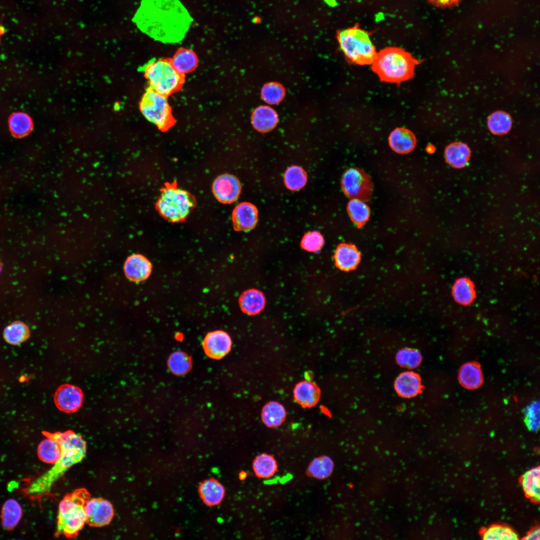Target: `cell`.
<instances>
[{"mask_svg":"<svg viewBox=\"0 0 540 540\" xmlns=\"http://www.w3.org/2000/svg\"><path fill=\"white\" fill-rule=\"evenodd\" d=\"M136 21L139 28L155 40L174 44L184 38L192 18L179 0H144Z\"/></svg>","mask_w":540,"mask_h":540,"instance_id":"6da1fadb","label":"cell"},{"mask_svg":"<svg viewBox=\"0 0 540 540\" xmlns=\"http://www.w3.org/2000/svg\"><path fill=\"white\" fill-rule=\"evenodd\" d=\"M44 434L58 442L61 454L50 470L30 484L27 493L32 496H39L48 492L69 468L84 458L86 452V442L82 436L72 430L54 433L44 432Z\"/></svg>","mask_w":540,"mask_h":540,"instance_id":"7a4b0ae2","label":"cell"},{"mask_svg":"<svg viewBox=\"0 0 540 540\" xmlns=\"http://www.w3.org/2000/svg\"><path fill=\"white\" fill-rule=\"evenodd\" d=\"M419 62L404 49L388 46L377 52L372 70L380 81L400 84L413 78Z\"/></svg>","mask_w":540,"mask_h":540,"instance_id":"3957f363","label":"cell"},{"mask_svg":"<svg viewBox=\"0 0 540 540\" xmlns=\"http://www.w3.org/2000/svg\"><path fill=\"white\" fill-rule=\"evenodd\" d=\"M90 495L84 488L66 494L58 506L56 536H77L86 523L85 506Z\"/></svg>","mask_w":540,"mask_h":540,"instance_id":"277c9868","label":"cell"},{"mask_svg":"<svg viewBox=\"0 0 540 540\" xmlns=\"http://www.w3.org/2000/svg\"><path fill=\"white\" fill-rule=\"evenodd\" d=\"M196 205L194 196L178 186L177 182H166L160 190L156 208L160 215L172 222L184 221Z\"/></svg>","mask_w":540,"mask_h":540,"instance_id":"5b68a950","label":"cell"},{"mask_svg":"<svg viewBox=\"0 0 540 540\" xmlns=\"http://www.w3.org/2000/svg\"><path fill=\"white\" fill-rule=\"evenodd\" d=\"M336 37L348 62L362 66L372 63L377 52L364 30L354 26L339 30Z\"/></svg>","mask_w":540,"mask_h":540,"instance_id":"8992f818","label":"cell"},{"mask_svg":"<svg viewBox=\"0 0 540 540\" xmlns=\"http://www.w3.org/2000/svg\"><path fill=\"white\" fill-rule=\"evenodd\" d=\"M144 71L150 88L166 96L178 90L184 82V76L176 72L168 60H152Z\"/></svg>","mask_w":540,"mask_h":540,"instance_id":"52a82bcc","label":"cell"},{"mask_svg":"<svg viewBox=\"0 0 540 540\" xmlns=\"http://www.w3.org/2000/svg\"><path fill=\"white\" fill-rule=\"evenodd\" d=\"M140 108L146 120L162 132L166 131L175 124L166 96L150 88H148L144 94Z\"/></svg>","mask_w":540,"mask_h":540,"instance_id":"ba28073f","label":"cell"},{"mask_svg":"<svg viewBox=\"0 0 540 540\" xmlns=\"http://www.w3.org/2000/svg\"><path fill=\"white\" fill-rule=\"evenodd\" d=\"M341 184L344 194L349 198L364 202L371 199L374 184L370 176L362 169L352 168L347 170L342 176Z\"/></svg>","mask_w":540,"mask_h":540,"instance_id":"9c48e42d","label":"cell"},{"mask_svg":"<svg viewBox=\"0 0 540 540\" xmlns=\"http://www.w3.org/2000/svg\"><path fill=\"white\" fill-rule=\"evenodd\" d=\"M86 524L92 526L102 527L112 521L114 508L110 502L101 498H89L85 506Z\"/></svg>","mask_w":540,"mask_h":540,"instance_id":"30bf717a","label":"cell"},{"mask_svg":"<svg viewBox=\"0 0 540 540\" xmlns=\"http://www.w3.org/2000/svg\"><path fill=\"white\" fill-rule=\"evenodd\" d=\"M83 392L78 386L70 384H63L55 392L54 402L60 410L66 413L76 412L82 406Z\"/></svg>","mask_w":540,"mask_h":540,"instance_id":"8fae6325","label":"cell"},{"mask_svg":"<svg viewBox=\"0 0 540 540\" xmlns=\"http://www.w3.org/2000/svg\"><path fill=\"white\" fill-rule=\"evenodd\" d=\"M232 340L229 334L222 330L210 332L206 334L202 342V348L209 358L220 360L230 350Z\"/></svg>","mask_w":540,"mask_h":540,"instance_id":"7c38bea8","label":"cell"},{"mask_svg":"<svg viewBox=\"0 0 540 540\" xmlns=\"http://www.w3.org/2000/svg\"><path fill=\"white\" fill-rule=\"evenodd\" d=\"M240 190L238 180L235 176L228 174L217 177L212 184L214 196L222 204H231L236 200Z\"/></svg>","mask_w":540,"mask_h":540,"instance_id":"4fadbf2b","label":"cell"},{"mask_svg":"<svg viewBox=\"0 0 540 540\" xmlns=\"http://www.w3.org/2000/svg\"><path fill=\"white\" fill-rule=\"evenodd\" d=\"M152 268L151 262L145 256L138 254L128 256L124 265L126 276L135 282L147 280L152 273Z\"/></svg>","mask_w":540,"mask_h":540,"instance_id":"5bb4252c","label":"cell"},{"mask_svg":"<svg viewBox=\"0 0 540 540\" xmlns=\"http://www.w3.org/2000/svg\"><path fill=\"white\" fill-rule=\"evenodd\" d=\"M258 212L252 204L243 202L237 205L232 212V221L236 231H248L258 222Z\"/></svg>","mask_w":540,"mask_h":540,"instance_id":"9a60e30c","label":"cell"},{"mask_svg":"<svg viewBox=\"0 0 540 540\" xmlns=\"http://www.w3.org/2000/svg\"><path fill=\"white\" fill-rule=\"evenodd\" d=\"M294 396L298 404L304 408H310L314 406L318 402L320 390L314 382L303 380L296 385Z\"/></svg>","mask_w":540,"mask_h":540,"instance_id":"2e32d148","label":"cell"},{"mask_svg":"<svg viewBox=\"0 0 540 540\" xmlns=\"http://www.w3.org/2000/svg\"><path fill=\"white\" fill-rule=\"evenodd\" d=\"M200 496L203 502L208 506L219 504L225 495L223 485L218 480L210 478L202 482L198 488Z\"/></svg>","mask_w":540,"mask_h":540,"instance_id":"e0dca14e","label":"cell"},{"mask_svg":"<svg viewBox=\"0 0 540 540\" xmlns=\"http://www.w3.org/2000/svg\"><path fill=\"white\" fill-rule=\"evenodd\" d=\"M389 145L395 152L400 154H408L415 148L416 144L414 134L408 129L398 128L394 129L388 137Z\"/></svg>","mask_w":540,"mask_h":540,"instance_id":"ac0fdd59","label":"cell"},{"mask_svg":"<svg viewBox=\"0 0 540 540\" xmlns=\"http://www.w3.org/2000/svg\"><path fill=\"white\" fill-rule=\"evenodd\" d=\"M360 254L357 248L352 244H340L337 247L334 260L336 265L340 269L351 270L358 264Z\"/></svg>","mask_w":540,"mask_h":540,"instance_id":"d6986e66","label":"cell"},{"mask_svg":"<svg viewBox=\"0 0 540 540\" xmlns=\"http://www.w3.org/2000/svg\"><path fill=\"white\" fill-rule=\"evenodd\" d=\"M468 146L462 142H454L448 145L444 152L447 163L453 168H460L468 164L470 156Z\"/></svg>","mask_w":540,"mask_h":540,"instance_id":"ffe728a7","label":"cell"},{"mask_svg":"<svg viewBox=\"0 0 540 540\" xmlns=\"http://www.w3.org/2000/svg\"><path fill=\"white\" fill-rule=\"evenodd\" d=\"M278 121L276 112L271 108L264 106L253 112L252 122L254 128L260 132H267L274 128Z\"/></svg>","mask_w":540,"mask_h":540,"instance_id":"44dd1931","label":"cell"},{"mask_svg":"<svg viewBox=\"0 0 540 540\" xmlns=\"http://www.w3.org/2000/svg\"><path fill=\"white\" fill-rule=\"evenodd\" d=\"M395 388L396 392L402 396L410 398L415 396L420 392L422 388L420 378L414 372H404L396 378Z\"/></svg>","mask_w":540,"mask_h":540,"instance_id":"7402d4cb","label":"cell"},{"mask_svg":"<svg viewBox=\"0 0 540 540\" xmlns=\"http://www.w3.org/2000/svg\"><path fill=\"white\" fill-rule=\"evenodd\" d=\"M458 380L465 388L474 390L480 387L483 381L482 374L479 364L469 362L463 364L460 369Z\"/></svg>","mask_w":540,"mask_h":540,"instance_id":"603a6c76","label":"cell"},{"mask_svg":"<svg viewBox=\"0 0 540 540\" xmlns=\"http://www.w3.org/2000/svg\"><path fill=\"white\" fill-rule=\"evenodd\" d=\"M239 304L242 311L250 315L260 312L264 308L265 298L262 293L255 289L244 292L239 298Z\"/></svg>","mask_w":540,"mask_h":540,"instance_id":"cb8c5ba5","label":"cell"},{"mask_svg":"<svg viewBox=\"0 0 540 540\" xmlns=\"http://www.w3.org/2000/svg\"><path fill=\"white\" fill-rule=\"evenodd\" d=\"M8 126L12 136L22 138L28 136L34 127L31 117L23 112L12 113L8 118Z\"/></svg>","mask_w":540,"mask_h":540,"instance_id":"d4e9b609","label":"cell"},{"mask_svg":"<svg viewBox=\"0 0 540 540\" xmlns=\"http://www.w3.org/2000/svg\"><path fill=\"white\" fill-rule=\"evenodd\" d=\"M538 466L526 472L520 478V483L526 496L532 501L540 500V470Z\"/></svg>","mask_w":540,"mask_h":540,"instance_id":"484cf974","label":"cell"},{"mask_svg":"<svg viewBox=\"0 0 540 540\" xmlns=\"http://www.w3.org/2000/svg\"><path fill=\"white\" fill-rule=\"evenodd\" d=\"M334 469V462L328 456H319L313 459L309 464L306 474L309 477L317 480H324L328 478Z\"/></svg>","mask_w":540,"mask_h":540,"instance_id":"4316f807","label":"cell"},{"mask_svg":"<svg viewBox=\"0 0 540 540\" xmlns=\"http://www.w3.org/2000/svg\"><path fill=\"white\" fill-rule=\"evenodd\" d=\"M261 415L262 421L266 426L274 428L280 426L284 422L286 412L280 404L272 401L264 406Z\"/></svg>","mask_w":540,"mask_h":540,"instance_id":"83f0119b","label":"cell"},{"mask_svg":"<svg viewBox=\"0 0 540 540\" xmlns=\"http://www.w3.org/2000/svg\"><path fill=\"white\" fill-rule=\"evenodd\" d=\"M170 62L176 71L184 76L196 68L198 59L192 50L182 48L175 54Z\"/></svg>","mask_w":540,"mask_h":540,"instance_id":"f1b7e54d","label":"cell"},{"mask_svg":"<svg viewBox=\"0 0 540 540\" xmlns=\"http://www.w3.org/2000/svg\"><path fill=\"white\" fill-rule=\"evenodd\" d=\"M252 466L255 475L260 478L272 476L278 470V464L274 458L266 453L256 456L252 462Z\"/></svg>","mask_w":540,"mask_h":540,"instance_id":"f546056e","label":"cell"},{"mask_svg":"<svg viewBox=\"0 0 540 540\" xmlns=\"http://www.w3.org/2000/svg\"><path fill=\"white\" fill-rule=\"evenodd\" d=\"M28 327L20 321H15L6 327L3 336L9 344L18 345L25 342L30 336Z\"/></svg>","mask_w":540,"mask_h":540,"instance_id":"4dcf8cb0","label":"cell"},{"mask_svg":"<svg viewBox=\"0 0 540 540\" xmlns=\"http://www.w3.org/2000/svg\"><path fill=\"white\" fill-rule=\"evenodd\" d=\"M347 210L352 222L358 228L362 226L369 220L370 210L369 206L358 199L352 198L348 204Z\"/></svg>","mask_w":540,"mask_h":540,"instance_id":"1f68e13d","label":"cell"},{"mask_svg":"<svg viewBox=\"0 0 540 540\" xmlns=\"http://www.w3.org/2000/svg\"><path fill=\"white\" fill-rule=\"evenodd\" d=\"M512 120L506 112L496 111L492 113L488 120V126L490 132L496 135H502L511 129Z\"/></svg>","mask_w":540,"mask_h":540,"instance_id":"d6a6232c","label":"cell"},{"mask_svg":"<svg viewBox=\"0 0 540 540\" xmlns=\"http://www.w3.org/2000/svg\"><path fill=\"white\" fill-rule=\"evenodd\" d=\"M168 366L170 372L178 376H184L192 368L191 358L182 352L172 353L168 360Z\"/></svg>","mask_w":540,"mask_h":540,"instance_id":"836d02e7","label":"cell"},{"mask_svg":"<svg viewBox=\"0 0 540 540\" xmlns=\"http://www.w3.org/2000/svg\"><path fill=\"white\" fill-rule=\"evenodd\" d=\"M22 515V510L18 502L14 500L5 502L2 510V523L4 528L12 529L19 522Z\"/></svg>","mask_w":540,"mask_h":540,"instance_id":"e575fe53","label":"cell"},{"mask_svg":"<svg viewBox=\"0 0 540 540\" xmlns=\"http://www.w3.org/2000/svg\"><path fill=\"white\" fill-rule=\"evenodd\" d=\"M46 437L38 446V454L43 462L54 464L60 456L61 448L56 440L50 437Z\"/></svg>","mask_w":540,"mask_h":540,"instance_id":"d590c367","label":"cell"},{"mask_svg":"<svg viewBox=\"0 0 540 540\" xmlns=\"http://www.w3.org/2000/svg\"><path fill=\"white\" fill-rule=\"evenodd\" d=\"M452 294L457 302L462 304L471 303L475 296V290L472 282L462 278L458 280L452 288Z\"/></svg>","mask_w":540,"mask_h":540,"instance_id":"8d00e7d4","label":"cell"},{"mask_svg":"<svg viewBox=\"0 0 540 540\" xmlns=\"http://www.w3.org/2000/svg\"><path fill=\"white\" fill-rule=\"evenodd\" d=\"M307 181V176L305 171L298 166H292L288 168L284 175V182L286 186L292 190H298L302 188Z\"/></svg>","mask_w":540,"mask_h":540,"instance_id":"74e56055","label":"cell"},{"mask_svg":"<svg viewBox=\"0 0 540 540\" xmlns=\"http://www.w3.org/2000/svg\"><path fill=\"white\" fill-rule=\"evenodd\" d=\"M481 535L484 540H516L518 534L508 526L494 524L484 528Z\"/></svg>","mask_w":540,"mask_h":540,"instance_id":"f35d334b","label":"cell"},{"mask_svg":"<svg viewBox=\"0 0 540 540\" xmlns=\"http://www.w3.org/2000/svg\"><path fill=\"white\" fill-rule=\"evenodd\" d=\"M285 91L282 86L276 82L266 84L262 89L261 95L266 103L274 104L279 103L284 96Z\"/></svg>","mask_w":540,"mask_h":540,"instance_id":"ab89813d","label":"cell"},{"mask_svg":"<svg viewBox=\"0 0 540 540\" xmlns=\"http://www.w3.org/2000/svg\"><path fill=\"white\" fill-rule=\"evenodd\" d=\"M396 360L400 366L414 368L420 365L422 358L418 350L412 348H404L397 353Z\"/></svg>","mask_w":540,"mask_h":540,"instance_id":"60d3db41","label":"cell"},{"mask_svg":"<svg viewBox=\"0 0 540 540\" xmlns=\"http://www.w3.org/2000/svg\"><path fill=\"white\" fill-rule=\"evenodd\" d=\"M324 244L322 236L319 232L314 231L304 235L301 242V246L307 251L316 252L322 248Z\"/></svg>","mask_w":540,"mask_h":540,"instance_id":"b9f144b4","label":"cell"},{"mask_svg":"<svg viewBox=\"0 0 540 540\" xmlns=\"http://www.w3.org/2000/svg\"><path fill=\"white\" fill-rule=\"evenodd\" d=\"M525 422L528 429L536 432L540 426V404L534 402L529 405L525 412Z\"/></svg>","mask_w":540,"mask_h":540,"instance_id":"7bdbcfd3","label":"cell"},{"mask_svg":"<svg viewBox=\"0 0 540 540\" xmlns=\"http://www.w3.org/2000/svg\"><path fill=\"white\" fill-rule=\"evenodd\" d=\"M432 4L438 7H448L457 4L460 0H428Z\"/></svg>","mask_w":540,"mask_h":540,"instance_id":"ee69618b","label":"cell"},{"mask_svg":"<svg viewBox=\"0 0 540 540\" xmlns=\"http://www.w3.org/2000/svg\"><path fill=\"white\" fill-rule=\"evenodd\" d=\"M540 537V528L538 527L529 532L524 538V539L527 540H539Z\"/></svg>","mask_w":540,"mask_h":540,"instance_id":"f6af8a7d","label":"cell"},{"mask_svg":"<svg viewBox=\"0 0 540 540\" xmlns=\"http://www.w3.org/2000/svg\"><path fill=\"white\" fill-rule=\"evenodd\" d=\"M239 476H240V479L243 480L246 477V474L245 473V472H243L240 473Z\"/></svg>","mask_w":540,"mask_h":540,"instance_id":"bcb514c9","label":"cell"},{"mask_svg":"<svg viewBox=\"0 0 540 540\" xmlns=\"http://www.w3.org/2000/svg\"><path fill=\"white\" fill-rule=\"evenodd\" d=\"M1 270H2V264H1V263H0V272L1 271Z\"/></svg>","mask_w":540,"mask_h":540,"instance_id":"7dc6e473","label":"cell"}]
</instances>
